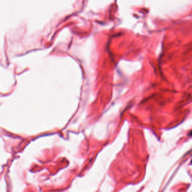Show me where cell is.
Returning <instances> with one entry per match:
<instances>
[{
    "label": "cell",
    "mask_w": 192,
    "mask_h": 192,
    "mask_svg": "<svg viewBox=\"0 0 192 192\" xmlns=\"http://www.w3.org/2000/svg\"><path fill=\"white\" fill-rule=\"evenodd\" d=\"M189 135L192 136V130L191 131V133H190V134H189Z\"/></svg>",
    "instance_id": "cell-1"
},
{
    "label": "cell",
    "mask_w": 192,
    "mask_h": 192,
    "mask_svg": "<svg viewBox=\"0 0 192 192\" xmlns=\"http://www.w3.org/2000/svg\"></svg>",
    "instance_id": "cell-2"
}]
</instances>
